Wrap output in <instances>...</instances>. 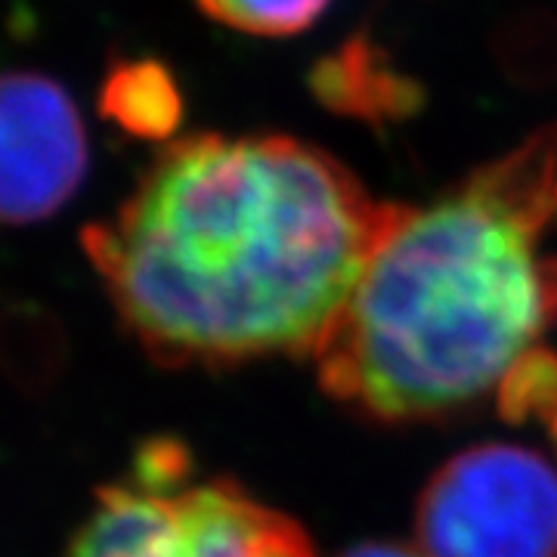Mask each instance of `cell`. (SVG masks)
Instances as JSON below:
<instances>
[{
	"mask_svg": "<svg viewBox=\"0 0 557 557\" xmlns=\"http://www.w3.org/2000/svg\"><path fill=\"white\" fill-rule=\"evenodd\" d=\"M65 557H317L298 523L236 483L189 480L168 443L109 486Z\"/></svg>",
	"mask_w": 557,
	"mask_h": 557,
	"instance_id": "obj_3",
	"label": "cell"
},
{
	"mask_svg": "<svg viewBox=\"0 0 557 557\" xmlns=\"http://www.w3.org/2000/svg\"><path fill=\"white\" fill-rule=\"evenodd\" d=\"M87 174V131L65 87L38 72L0 75V223L60 211Z\"/></svg>",
	"mask_w": 557,
	"mask_h": 557,
	"instance_id": "obj_5",
	"label": "cell"
},
{
	"mask_svg": "<svg viewBox=\"0 0 557 557\" xmlns=\"http://www.w3.org/2000/svg\"><path fill=\"white\" fill-rule=\"evenodd\" d=\"M100 112L131 137L168 139L183 119V97L161 62L121 60L102 78Z\"/></svg>",
	"mask_w": 557,
	"mask_h": 557,
	"instance_id": "obj_7",
	"label": "cell"
},
{
	"mask_svg": "<svg viewBox=\"0 0 557 557\" xmlns=\"http://www.w3.org/2000/svg\"><path fill=\"white\" fill-rule=\"evenodd\" d=\"M548 424H552V428H555V431H557V412L552 418H548Z\"/></svg>",
	"mask_w": 557,
	"mask_h": 557,
	"instance_id": "obj_10",
	"label": "cell"
},
{
	"mask_svg": "<svg viewBox=\"0 0 557 557\" xmlns=\"http://www.w3.org/2000/svg\"><path fill=\"white\" fill-rule=\"evenodd\" d=\"M341 557H428L424 552H409V548H399V545H359L350 548L347 555Z\"/></svg>",
	"mask_w": 557,
	"mask_h": 557,
	"instance_id": "obj_9",
	"label": "cell"
},
{
	"mask_svg": "<svg viewBox=\"0 0 557 557\" xmlns=\"http://www.w3.org/2000/svg\"><path fill=\"white\" fill-rule=\"evenodd\" d=\"M391 208L310 143L196 134L161 149L84 248L152 357H317Z\"/></svg>",
	"mask_w": 557,
	"mask_h": 557,
	"instance_id": "obj_1",
	"label": "cell"
},
{
	"mask_svg": "<svg viewBox=\"0 0 557 557\" xmlns=\"http://www.w3.org/2000/svg\"><path fill=\"white\" fill-rule=\"evenodd\" d=\"M557 214V127L490 161L421 208H391L338 325L322 384L384 421L434 418L498 397L552 416L557 263L539 251Z\"/></svg>",
	"mask_w": 557,
	"mask_h": 557,
	"instance_id": "obj_2",
	"label": "cell"
},
{
	"mask_svg": "<svg viewBox=\"0 0 557 557\" xmlns=\"http://www.w3.org/2000/svg\"><path fill=\"white\" fill-rule=\"evenodd\" d=\"M313 90L338 115L362 121L403 119L416 109L418 90L397 75L369 40H350L313 72Z\"/></svg>",
	"mask_w": 557,
	"mask_h": 557,
	"instance_id": "obj_6",
	"label": "cell"
},
{
	"mask_svg": "<svg viewBox=\"0 0 557 557\" xmlns=\"http://www.w3.org/2000/svg\"><path fill=\"white\" fill-rule=\"evenodd\" d=\"M428 557H557V465L515 443L443 465L418 502Z\"/></svg>",
	"mask_w": 557,
	"mask_h": 557,
	"instance_id": "obj_4",
	"label": "cell"
},
{
	"mask_svg": "<svg viewBox=\"0 0 557 557\" xmlns=\"http://www.w3.org/2000/svg\"><path fill=\"white\" fill-rule=\"evenodd\" d=\"M205 16L255 38H288L307 32L332 0H196Z\"/></svg>",
	"mask_w": 557,
	"mask_h": 557,
	"instance_id": "obj_8",
	"label": "cell"
}]
</instances>
